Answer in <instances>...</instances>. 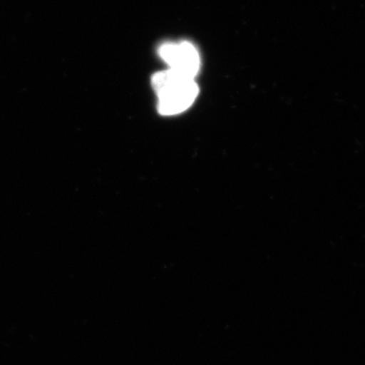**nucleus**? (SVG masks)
I'll return each instance as SVG.
<instances>
[{
	"label": "nucleus",
	"mask_w": 365,
	"mask_h": 365,
	"mask_svg": "<svg viewBox=\"0 0 365 365\" xmlns=\"http://www.w3.org/2000/svg\"><path fill=\"white\" fill-rule=\"evenodd\" d=\"M151 83L158 98V112L167 116L186 111L195 102L199 93L194 78L170 69L155 73Z\"/></svg>",
	"instance_id": "nucleus-1"
},
{
	"label": "nucleus",
	"mask_w": 365,
	"mask_h": 365,
	"mask_svg": "<svg viewBox=\"0 0 365 365\" xmlns=\"http://www.w3.org/2000/svg\"><path fill=\"white\" fill-rule=\"evenodd\" d=\"M158 54L170 71L182 76L195 78L200 71V55L191 43H165L158 48Z\"/></svg>",
	"instance_id": "nucleus-2"
}]
</instances>
